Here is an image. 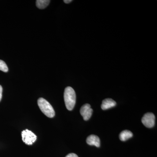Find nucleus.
<instances>
[{
	"instance_id": "f257e3e1",
	"label": "nucleus",
	"mask_w": 157,
	"mask_h": 157,
	"mask_svg": "<svg viewBox=\"0 0 157 157\" xmlns=\"http://www.w3.org/2000/svg\"><path fill=\"white\" fill-rule=\"evenodd\" d=\"M64 99L66 107L69 110H73L76 102V95L73 88L66 87L64 93Z\"/></svg>"
},
{
	"instance_id": "f03ea898",
	"label": "nucleus",
	"mask_w": 157,
	"mask_h": 157,
	"mask_svg": "<svg viewBox=\"0 0 157 157\" xmlns=\"http://www.w3.org/2000/svg\"><path fill=\"white\" fill-rule=\"evenodd\" d=\"M38 104L42 112L46 116L50 118L55 116L54 109L48 101L44 98H40L38 100Z\"/></svg>"
},
{
	"instance_id": "7ed1b4c3",
	"label": "nucleus",
	"mask_w": 157,
	"mask_h": 157,
	"mask_svg": "<svg viewBox=\"0 0 157 157\" xmlns=\"http://www.w3.org/2000/svg\"><path fill=\"white\" fill-rule=\"evenodd\" d=\"M22 140L27 145H32L37 140V136L31 131L26 129L21 132Z\"/></svg>"
},
{
	"instance_id": "20e7f679",
	"label": "nucleus",
	"mask_w": 157,
	"mask_h": 157,
	"mask_svg": "<svg viewBox=\"0 0 157 157\" xmlns=\"http://www.w3.org/2000/svg\"><path fill=\"white\" fill-rule=\"evenodd\" d=\"M155 119V117L153 113H147L144 115L141 119V121L147 128H152L154 126Z\"/></svg>"
},
{
	"instance_id": "39448f33",
	"label": "nucleus",
	"mask_w": 157,
	"mask_h": 157,
	"mask_svg": "<svg viewBox=\"0 0 157 157\" xmlns=\"http://www.w3.org/2000/svg\"><path fill=\"white\" fill-rule=\"evenodd\" d=\"M93 110L91 108L89 104H86L83 105L80 108V114L83 117L84 121H88L92 115Z\"/></svg>"
},
{
	"instance_id": "423d86ee",
	"label": "nucleus",
	"mask_w": 157,
	"mask_h": 157,
	"mask_svg": "<svg viewBox=\"0 0 157 157\" xmlns=\"http://www.w3.org/2000/svg\"><path fill=\"white\" fill-rule=\"evenodd\" d=\"M116 105V102L114 100L110 98H107V99H104L102 101L101 107L102 109L106 110V109L115 107Z\"/></svg>"
},
{
	"instance_id": "0eeeda50",
	"label": "nucleus",
	"mask_w": 157,
	"mask_h": 157,
	"mask_svg": "<svg viewBox=\"0 0 157 157\" xmlns=\"http://www.w3.org/2000/svg\"><path fill=\"white\" fill-rule=\"evenodd\" d=\"M86 143L90 145H94L97 147H100V138L95 135H90L86 139Z\"/></svg>"
},
{
	"instance_id": "6e6552de",
	"label": "nucleus",
	"mask_w": 157,
	"mask_h": 157,
	"mask_svg": "<svg viewBox=\"0 0 157 157\" xmlns=\"http://www.w3.org/2000/svg\"><path fill=\"white\" fill-rule=\"evenodd\" d=\"M133 133L128 130H124L122 131L119 135L120 139L121 141H126L129 138H131L133 136Z\"/></svg>"
},
{
	"instance_id": "1a4fd4ad",
	"label": "nucleus",
	"mask_w": 157,
	"mask_h": 157,
	"mask_svg": "<svg viewBox=\"0 0 157 157\" xmlns=\"http://www.w3.org/2000/svg\"><path fill=\"white\" fill-rule=\"evenodd\" d=\"M50 2L49 0H37L36 5L39 9H44L48 6Z\"/></svg>"
},
{
	"instance_id": "9d476101",
	"label": "nucleus",
	"mask_w": 157,
	"mask_h": 157,
	"mask_svg": "<svg viewBox=\"0 0 157 157\" xmlns=\"http://www.w3.org/2000/svg\"><path fill=\"white\" fill-rule=\"evenodd\" d=\"M0 70L6 73L9 71V69L6 63L2 60H0Z\"/></svg>"
},
{
	"instance_id": "9b49d317",
	"label": "nucleus",
	"mask_w": 157,
	"mask_h": 157,
	"mask_svg": "<svg viewBox=\"0 0 157 157\" xmlns=\"http://www.w3.org/2000/svg\"><path fill=\"white\" fill-rule=\"evenodd\" d=\"M66 157H78V156L76 154L70 153L68 154L66 156Z\"/></svg>"
},
{
	"instance_id": "f8f14e48",
	"label": "nucleus",
	"mask_w": 157,
	"mask_h": 157,
	"mask_svg": "<svg viewBox=\"0 0 157 157\" xmlns=\"http://www.w3.org/2000/svg\"><path fill=\"white\" fill-rule=\"evenodd\" d=\"M3 89L2 86L0 85V101L2 99V96Z\"/></svg>"
},
{
	"instance_id": "ddd939ff",
	"label": "nucleus",
	"mask_w": 157,
	"mask_h": 157,
	"mask_svg": "<svg viewBox=\"0 0 157 157\" xmlns=\"http://www.w3.org/2000/svg\"><path fill=\"white\" fill-rule=\"evenodd\" d=\"M72 2V0H64V2L65 3H66V4H69V3L71 2Z\"/></svg>"
}]
</instances>
